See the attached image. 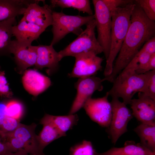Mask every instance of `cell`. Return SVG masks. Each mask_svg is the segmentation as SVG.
<instances>
[{
  "label": "cell",
  "instance_id": "5bb4252c",
  "mask_svg": "<svg viewBox=\"0 0 155 155\" xmlns=\"http://www.w3.org/2000/svg\"><path fill=\"white\" fill-rule=\"evenodd\" d=\"M35 0L30 4L26 9L22 19L45 29L52 24L53 11L50 6L45 4L40 6Z\"/></svg>",
  "mask_w": 155,
  "mask_h": 155
},
{
  "label": "cell",
  "instance_id": "484cf974",
  "mask_svg": "<svg viewBox=\"0 0 155 155\" xmlns=\"http://www.w3.org/2000/svg\"><path fill=\"white\" fill-rule=\"evenodd\" d=\"M96 152L91 142L83 140L70 148L69 155H96Z\"/></svg>",
  "mask_w": 155,
  "mask_h": 155
},
{
  "label": "cell",
  "instance_id": "4dcf8cb0",
  "mask_svg": "<svg viewBox=\"0 0 155 155\" xmlns=\"http://www.w3.org/2000/svg\"><path fill=\"white\" fill-rule=\"evenodd\" d=\"M148 72V80L143 93L155 101V70Z\"/></svg>",
  "mask_w": 155,
  "mask_h": 155
},
{
  "label": "cell",
  "instance_id": "9c48e42d",
  "mask_svg": "<svg viewBox=\"0 0 155 155\" xmlns=\"http://www.w3.org/2000/svg\"><path fill=\"white\" fill-rule=\"evenodd\" d=\"M108 96L107 92L102 97H91L87 100L83 107L92 120L106 128L109 125L112 114L111 104L108 100Z\"/></svg>",
  "mask_w": 155,
  "mask_h": 155
},
{
  "label": "cell",
  "instance_id": "2e32d148",
  "mask_svg": "<svg viewBox=\"0 0 155 155\" xmlns=\"http://www.w3.org/2000/svg\"><path fill=\"white\" fill-rule=\"evenodd\" d=\"M22 82L25 90L34 97L46 90L51 82L48 77L34 69H26L23 74Z\"/></svg>",
  "mask_w": 155,
  "mask_h": 155
},
{
  "label": "cell",
  "instance_id": "8d00e7d4",
  "mask_svg": "<svg viewBox=\"0 0 155 155\" xmlns=\"http://www.w3.org/2000/svg\"><path fill=\"white\" fill-rule=\"evenodd\" d=\"M4 155H45L44 154H29L26 152H8L6 153Z\"/></svg>",
  "mask_w": 155,
  "mask_h": 155
},
{
  "label": "cell",
  "instance_id": "83f0119b",
  "mask_svg": "<svg viewBox=\"0 0 155 155\" xmlns=\"http://www.w3.org/2000/svg\"><path fill=\"white\" fill-rule=\"evenodd\" d=\"M147 17L151 20L155 21V0H136Z\"/></svg>",
  "mask_w": 155,
  "mask_h": 155
},
{
  "label": "cell",
  "instance_id": "30bf717a",
  "mask_svg": "<svg viewBox=\"0 0 155 155\" xmlns=\"http://www.w3.org/2000/svg\"><path fill=\"white\" fill-rule=\"evenodd\" d=\"M75 63L71 73L70 78H82L94 75L102 68L103 60L95 54L90 52L81 53L75 56Z\"/></svg>",
  "mask_w": 155,
  "mask_h": 155
},
{
  "label": "cell",
  "instance_id": "277c9868",
  "mask_svg": "<svg viewBox=\"0 0 155 155\" xmlns=\"http://www.w3.org/2000/svg\"><path fill=\"white\" fill-rule=\"evenodd\" d=\"M52 16L53 38L50 45L53 46L70 33L78 36L83 31L81 27L94 19V15L86 16L70 15L62 11H53Z\"/></svg>",
  "mask_w": 155,
  "mask_h": 155
},
{
  "label": "cell",
  "instance_id": "d6986e66",
  "mask_svg": "<svg viewBox=\"0 0 155 155\" xmlns=\"http://www.w3.org/2000/svg\"><path fill=\"white\" fill-rule=\"evenodd\" d=\"M96 155H155V152L132 140L127 141L124 146L120 148L113 147L102 153H96Z\"/></svg>",
  "mask_w": 155,
  "mask_h": 155
},
{
  "label": "cell",
  "instance_id": "d4e9b609",
  "mask_svg": "<svg viewBox=\"0 0 155 155\" xmlns=\"http://www.w3.org/2000/svg\"><path fill=\"white\" fill-rule=\"evenodd\" d=\"M151 56L146 53L139 51L124 69H131L136 72L146 66Z\"/></svg>",
  "mask_w": 155,
  "mask_h": 155
},
{
  "label": "cell",
  "instance_id": "603a6c76",
  "mask_svg": "<svg viewBox=\"0 0 155 155\" xmlns=\"http://www.w3.org/2000/svg\"><path fill=\"white\" fill-rule=\"evenodd\" d=\"M133 130L139 137L140 143L155 152V125L141 123Z\"/></svg>",
  "mask_w": 155,
  "mask_h": 155
},
{
  "label": "cell",
  "instance_id": "cb8c5ba5",
  "mask_svg": "<svg viewBox=\"0 0 155 155\" xmlns=\"http://www.w3.org/2000/svg\"><path fill=\"white\" fill-rule=\"evenodd\" d=\"M50 7H60L61 8H73L79 12L86 13L89 16L93 15L90 1L88 0H51Z\"/></svg>",
  "mask_w": 155,
  "mask_h": 155
},
{
  "label": "cell",
  "instance_id": "ac0fdd59",
  "mask_svg": "<svg viewBox=\"0 0 155 155\" xmlns=\"http://www.w3.org/2000/svg\"><path fill=\"white\" fill-rule=\"evenodd\" d=\"M35 1L0 0V22L23 15L29 5Z\"/></svg>",
  "mask_w": 155,
  "mask_h": 155
},
{
  "label": "cell",
  "instance_id": "4fadbf2b",
  "mask_svg": "<svg viewBox=\"0 0 155 155\" xmlns=\"http://www.w3.org/2000/svg\"><path fill=\"white\" fill-rule=\"evenodd\" d=\"M36 125L32 123L26 125L20 123L18 127L13 132L1 137L2 139L6 137H11L18 139L23 147L24 152L29 154H43L39 148L35 133Z\"/></svg>",
  "mask_w": 155,
  "mask_h": 155
},
{
  "label": "cell",
  "instance_id": "7402d4cb",
  "mask_svg": "<svg viewBox=\"0 0 155 155\" xmlns=\"http://www.w3.org/2000/svg\"><path fill=\"white\" fill-rule=\"evenodd\" d=\"M42 125V129L37 135V139L39 148L43 151L44 148L49 144L60 137L66 136V134L50 123H44Z\"/></svg>",
  "mask_w": 155,
  "mask_h": 155
},
{
  "label": "cell",
  "instance_id": "d590c367",
  "mask_svg": "<svg viewBox=\"0 0 155 155\" xmlns=\"http://www.w3.org/2000/svg\"><path fill=\"white\" fill-rule=\"evenodd\" d=\"M1 140L0 138V155H4L9 151L5 144Z\"/></svg>",
  "mask_w": 155,
  "mask_h": 155
},
{
  "label": "cell",
  "instance_id": "8992f818",
  "mask_svg": "<svg viewBox=\"0 0 155 155\" xmlns=\"http://www.w3.org/2000/svg\"><path fill=\"white\" fill-rule=\"evenodd\" d=\"M98 36L97 39L102 47L106 60L108 58L111 41V12L103 0H93Z\"/></svg>",
  "mask_w": 155,
  "mask_h": 155
},
{
  "label": "cell",
  "instance_id": "f546056e",
  "mask_svg": "<svg viewBox=\"0 0 155 155\" xmlns=\"http://www.w3.org/2000/svg\"><path fill=\"white\" fill-rule=\"evenodd\" d=\"M5 75L4 71L0 70V97L10 99L12 97L13 93L9 88Z\"/></svg>",
  "mask_w": 155,
  "mask_h": 155
},
{
  "label": "cell",
  "instance_id": "5b68a950",
  "mask_svg": "<svg viewBox=\"0 0 155 155\" xmlns=\"http://www.w3.org/2000/svg\"><path fill=\"white\" fill-rule=\"evenodd\" d=\"M86 25L85 29L76 38L64 49L58 52L61 60L65 57H74L84 53H92L97 55L103 52V49L96 37L94 19Z\"/></svg>",
  "mask_w": 155,
  "mask_h": 155
},
{
  "label": "cell",
  "instance_id": "836d02e7",
  "mask_svg": "<svg viewBox=\"0 0 155 155\" xmlns=\"http://www.w3.org/2000/svg\"><path fill=\"white\" fill-rule=\"evenodd\" d=\"M154 70H155V54L151 55L148 63L143 68L135 72L139 74H144Z\"/></svg>",
  "mask_w": 155,
  "mask_h": 155
},
{
  "label": "cell",
  "instance_id": "1f68e13d",
  "mask_svg": "<svg viewBox=\"0 0 155 155\" xmlns=\"http://www.w3.org/2000/svg\"><path fill=\"white\" fill-rule=\"evenodd\" d=\"M109 11L119 7H123L127 5L133 3L132 0H103Z\"/></svg>",
  "mask_w": 155,
  "mask_h": 155
},
{
  "label": "cell",
  "instance_id": "44dd1931",
  "mask_svg": "<svg viewBox=\"0 0 155 155\" xmlns=\"http://www.w3.org/2000/svg\"><path fill=\"white\" fill-rule=\"evenodd\" d=\"M16 18L0 22V56L10 54L12 27L16 25Z\"/></svg>",
  "mask_w": 155,
  "mask_h": 155
},
{
  "label": "cell",
  "instance_id": "ba28073f",
  "mask_svg": "<svg viewBox=\"0 0 155 155\" xmlns=\"http://www.w3.org/2000/svg\"><path fill=\"white\" fill-rule=\"evenodd\" d=\"M102 79L94 75L79 78L75 84L77 92L69 114H74L83 107L95 91H102Z\"/></svg>",
  "mask_w": 155,
  "mask_h": 155
},
{
  "label": "cell",
  "instance_id": "52a82bcc",
  "mask_svg": "<svg viewBox=\"0 0 155 155\" xmlns=\"http://www.w3.org/2000/svg\"><path fill=\"white\" fill-rule=\"evenodd\" d=\"M112 117L109 126L106 131L113 144H115L119 138L127 131V125L133 118L132 112L118 98H113L110 102Z\"/></svg>",
  "mask_w": 155,
  "mask_h": 155
},
{
  "label": "cell",
  "instance_id": "3957f363",
  "mask_svg": "<svg viewBox=\"0 0 155 155\" xmlns=\"http://www.w3.org/2000/svg\"><path fill=\"white\" fill-rule=\"evenodd\" d=\"M148 77V72L139 74L132 69H124L112 83V88L107 92L109 96L121 98L124 104H129L136 93L144 92Z\"/></svg>",
  "mask_w": 155,
  "mask_h": 155
},
{
  "label": "cell",
  "instance_id": "4316f807",
  "mask_svg": "<svg viewBox=\"0 0 155 155\" xmlns=\"http://www.w3.org/2000/svg\"><path fill=\"white\" fill-rule=\"evenodd\" d=\"M7 116L19 121L24 112V107L22 103L15 100H8L6 106Z\"/></svg>",
  "mask_w": 155,
  "mask_h": 155
},
{
  "label": "cell",
  "instance_id": "6da1fadb",
  "mask_svg": "<svg viewBox=\"0 0 155 155\" xmlns=\"http://www.w3.org/2000/svg\"><path fill=\"white\" fill-rule=\"evenodd\" d=\"M130 24L111 73L103 78L113 83L127 67L144 43L155 36V22L149 19L134 0Z\"/></svg>",
  "mask_w": 155,
  "mask_h": 155
},
{
  "label": "cell",
  "instance_id": "ffe728a7",
  "mask_svg": "<svg viewBox=\"0 0 155 155\" xmlns=\"http://www.w3.org/2000/svg\"><path fill=\"white\" fill-rule=\"evenodd\" d=\"M78 120V115L75 114L65 116H54L46 114L41 119L40 123H50L66 134L67 131L77 124Z\"/></svg>",
  "mask_w": 155,
  "mask_h": 155
},
{
  "label": "cell",
  "instance_id": "f1b7e54d",
  "mask_svg": "<svg viewBox=\"0 0 155 155\" xmlns=\"http://www.w3.org/2000/svg\"><path fill=\"white\" fill-rule=\"evenodd\" d=\"M20 124L19 121L6 117L0 126V137L13 132L18 127Z\"/></svg>",
  "mask_w": 155,
  "mask_h": 155
},
{
  "label": "cell",
  "instance_id": "e0dca14e",
  "mask_svg": "<svg viewBox=\"0 0 155 155\" xmlns=\"http://www.w3.org/2000/svg\"><path fill=\"white\" fill-rule=\"evenodd\" d=\"M45 30L43 28L22 19L12 27L13 36L19 42L31 44Z\"/></svg>",
  "mask_w": 155,
  "mask_h": 155
},
{
  "label": "cell",
  "instance_id": "8fae6325",
  "mask_svg": "<svg viewBox=\"0 0 155 155\" xmlns=\"http://www.w3.org/2000/svg\"><path fill=\"white\" fill-rule=\"evenodd\" d=\"M9 52L14 56L17 65L16 70L20 74H23L27 68L35 64L37 57L36 46L16 40H12Z\"/></svg>",
  "mask_w": 155,
  "mask_h": 155
},
{
  "label": "cell",
  "instance_id": "7a4b0ae2",
  "mask_svg": "<svg viewBox=\"0 0 155 155\" xmlns=\"http://www.w3.org/2000/svg\"><path fill=\"white\" fill-rule=\"evenodd\" d=\"M135 2L111 11V41L109 54L103 73L104 77L111 73L114 63L121 48L130 23Z\"/></svg>",
  "mask_w": 155,
  "mask_h": 155
},
{
  "label": "cell",
  "instance_id": "9a60e30c",
  "mask_svg": "<svg viewBox=\"0 0 155 155\" xmlns=\"http://www.w3.org/2000/svg\"><path fill=\"white\" fill-rule=\"evenodd\" d=\"M36 47L37 57L34 69L37 70L46 68V72L49 75L56 72L61 60L58 52L51 45H40Z\"/></svg>",
  "mask_w": 155,
  "mask_h": 155
},
{
  "label": "cell",
  "instance_id": "d6a6232c",
  "mask_svg": "<svg viewBox=\"0 0 155 155\" xmlns=\"http://www.w3.org/2000/svg\"><path fill=\"white\" fill-rule=\"evenodd\" d=\"M140 51L146 53L151 55L155 54V36L146 41Z\"/></svg>",
  "mask_w": 155,
  "mask_h": 155
},
{
  "label": "cell",
  "instance_id": "e575fe53",
  "mask_svg": "<svg viewBox=\"0 0 155 155\" xmlns=\"http://www.w3.org/2000/svg\"><path fill=\"white\" fill-rule=\"evenodd\" d=\"M6 99L0 100V126L7 117L6 110L8 100Z\"/></svg>",
  "mask_w": 155,
  "mask_h": 155
},
{
  "label": "cell",
  "instance_id": "7c38bea8",
  "mask_svg": "<svg viewBox=\"0 0 155 155\" xmlns=\"http://www.w3.org/2000/svg\"><path fill=\"white\" fill-rule=\"evenodd\" d=\"M132 99L129 104L133 117L141 123L155 125V101L142 92Z\"/></svg>",
  "mask_w": 155,
  "mask_h": 155
}]
</instances>
